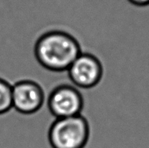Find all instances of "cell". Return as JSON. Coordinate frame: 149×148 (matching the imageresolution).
<instances>
[{"mask_svg":"<svg viewBox=\"0 0 149 148\" xmlns=\"http://www.w3.org/2000/svg\"><path fill=\"white\" fill-rule=\"evenodd\" d=\"M81 54L76 40L62 32L46 33L40 38L34 47L37 62L51 72L67 71Z\"/></svg>","mask_w":149,"mask_h":148,"instance_id":"cell-1","label":"cell"},{"mask_svg":"<svg viewBox=\"0 0 149 148\" xmlns=\"http://www.w3.org/2000/svg\"><path fill=\"white\" fill-rule=\"evenodd\" d=\"M89 124L83 115L56 119L49 127L52 148H84L89 138Z\"/></svg>","mask_w":149,"mask_h":148,"instance_id":"cell-2","label":"cell"},{"mask_svg":"<svg viewBox=\"0 0 149 148\" xmlns=\"http://www.w3.org/2000/svg\"><path fill=\"white\" fill-rule=\"evenodd\" d=\"M83 106L82 95L72 85H58L52 90L48 98L49 112L56 119L81 115Z\"/></svg>","mask_w":149,"mask_h":148,"instance_id":"cell-3","label":"cell"},{"mask_svg":"<svg viewBox=\"0 0 149 148\" xmlns=\"http://www.w3.org/2000/svg\"><path fill=\"white\" fill-rule=\"evenodd\" d=\"M67 72L73 85L81 88H90L100 81L103 75V65L95 55L81 53Z\"/></svg>","mask_w":149,"mask_h":148,"instance_id":"cell-4","label":"cell"},{"mask_svg":"<svg viewBox=\"0 0 149 148\" xmlns=\"http://www.w3.org/2000/svg\"><path fill=\"white\" fill-rule=\"evenodd\" d=\"M45 95L41 85L31 80H22L12 85V108L25 115L39 111Z\"/></svg>","mask_w":149,"mask_h":148,"instance_id":"cell-5","label":"cell"},{"mask_svg":"<svg viewBox=\"0 0 149 148\" xmlns=\"http://www.w3.org/2000/svg\"><path fill=\"white\" fill-rule=\"evenodd\" d=\"M12 108V85L4 79L0 78V115Z\"/></svg>","mask_w":149,"mask_h":148,"instance_id":"cell-6","label":"cell"},{"mask_svg":"<svg viewBox=\"0 0 149 148\" xmlns=\"http://www.w3.org/2000/svg\"><path fill=\"white\" fill-rule=\"evenodd\" d=\"M129 1L136 5H140V6H144L149 4V0H129Z\"/></svg>","mask_w":149,"mask_h":148,"instance_id":"cell-7","label":"cell"}]
</instances>
